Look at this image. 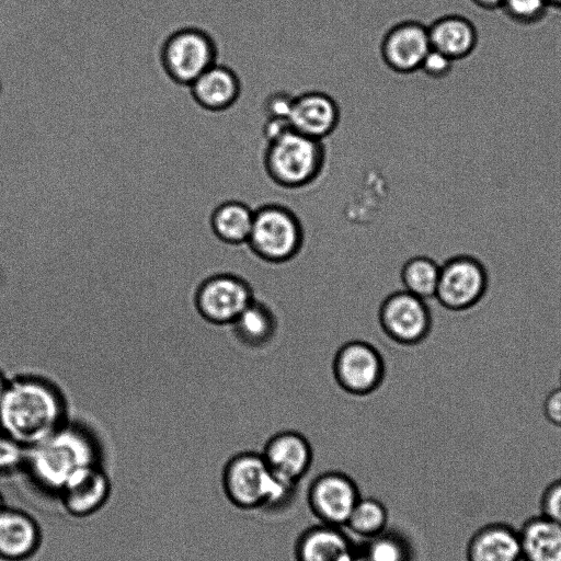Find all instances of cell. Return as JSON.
I'll return each instance as SVG.
<instances>
[{
  "label": "cell",
  "mask_w": 561,
  "mask_h": 561,
  "mask_svg": "<svg viewBox=\"0 0 561 561\" xmlns=\"http://www.w3.org/2000/svg\"><path fill=\"white\" fill-rule=\"evenodd\" d=\"M68 421L66 397L54 381L35 374L8 379L0 396V433L27 449Z\"/></svg>",
  "instance_id": "obj_1"
},
{
  "label": "cell",
  "mask_w": 561,
  "mask_h": 561,
  "mask_svg": "<svg viewBox=\"0 0 561 561\" xmlns=\"http://www.w3.org/2000/svg\"><path fill=\"white\" fill-rule=\"evenodd\" d=\"M101 463V447L84 425L68 421L26 449L22 471L41 492L57 496L80 471Z\"/></svg>",
  "instance_id": "obj_2"
},
{
  "label": "cell",
  "mask_w": 561,
  "mask_h": 561,
  "mask_svg": "<svg viewBox=\"0 0 561 561\" xmlns=\"http://www.w3.org/2000/svg\"><path fill=\"white\" fill-rule=\"evenodd\" d=\"M221 484L227 500L238 508H278L296 489L295 482L275 474L261 453L242 451L226 462Z\"/></svg>",
  "instance_id": "obj_3"
},
{
  "label": "cell",
  "mask_w": 561,
  "mask_h": 561,
  "mask_svg": "<svg viewBox=\"0 0 561 561\" xmlns=\"http://www.w3.org/2000/svg\"><path fill=\"white\" fill-rule=\"evenodd\" d=\"M262 161L267 178L276 186L299 190L313 184L321 176L327 150L323 141L289 128L266 141Z\"/></svg>",
  "instance_id": "obj_4"
},
{
  "label": "cell",
  "mask_w": 561,
  "mask_h": 561,
  "mask_svg": "<svg viewBox=\"0 0 561 561\" xmlns=\"http://www.w3.org/2000/svg\"><path fill=\"white\" fill-rule=\"evenodd\" d=\"M304 238L298 216L285 205L268 203L254 209L247 245L260 260L282 264L297 256Z\"/></svg>",
  "instance_id": "obj_5"
},
{
  "label": "cell",
  "mask_w": 561,
  "mask_h": 561,
  "mask_svg": "<svg viewBox=\"0 0 561 561\" xmlns=\"http://www.w3.org/2000/svg\"><path fill=\"white\" fill-rule=\"evenodd\" d=\"M254 298L247 279L232 273H217L201 282L193 301L203 320L230 327Z\"/></svg>",
  "instance_id": "obj_6"
},
{
  "label": "cell",
  "mask_w": 561,
  "mask_h": 561,
  "mask_svg": "<svg viewBox=\"0 0 561 561\" xmlns=\"http://www.w3.org/2000/svg\"><path fill=\"white\" fill-rule=\"evenodd\" d=\"M162 58L173 79L191 84L217 62L218 46L214 37L202 28H181L167 39Z\"/></svg>",
  "instance_id": "obj_7"
},
{
  "label": "cell",
  "mask_w": 561,
  "mask_h": 561,
  "mask_svg": "<svg viewBox=\"0 0 561 561\" xmlns=\"http://www.w3.org/2000/svg\"><path fill=\"white\" fill-rule=\"evenodd\" d=\"M486 287L484 265L471 255L460 254L440 265L435 298L448 310L463 311L482 299Z\"/></svg>",
  "instance_id": "obj_8"
},
{
  "label": "cell",
  "mask_w": 561,
  "mask_h": 561,
  "mask_svg": "<svg viewBox=\"0 0 561 561\" xmlns=\"http://www.w3.org/2000/svg\"><path fill=\"white\" fill-rule=\"evenodd\" d=\"M333 376L342 390L354 396L376 391L385 378V362L379 351L365 341L343 344L333 359Z\"/></svg>",
  "instance_id": "obj_9"
},
{
  "label": "cell",
  "mask_w": 561,
  "mask_h": 561,
  "mask_svg": "<svg viewBox=\"0 0 561 561\" xmlns=\"http://www.w3.org/2000/svg\"><path fill=\"white\" fill-rule=\"evenodd\" d=\"M378 319L386 335L405 346L421 343L432 329V316L425 300L404 289L383 299Z\"/></svg>",
  "instance_id": "obj_10"
},
{
  "label": "cell",
  "mask_w": 561,
  "mask_h": 561,
  "mask_svg": "<svg viewBox=\"0 0 561 561\" xmlns=\"http://www.w3.org/2000/svg\"><path fill=\"white\" fill-rule=\"evenodd\" d=\"M356 483L347 474L329 471L320 474L308 491V503L322 524L345 526L360 499Z\"/></svg>",
  "instance_id": "obj_11"
},
{
  "label": "cell",
  "mask_w": 561,
  "mask_h": 561,
  "mask_svg": "<svg viewBox=\"0 0 561 561\" xmlns=\"http://www.w3.org/2000/svg\"><path fill=\"white\" fill-rule=\"evenodd\" d=\"M431 48L427 25L405 20L385 33L379 50L387 68L399 75H409L420 70Z\"/></svg>",
  "instance_id": "obj_12"
},
{
  "label": "cell",
  "mask_w": 561,
  "mask_h": 561,
  "mask_svg": "<svg viewBox=\"0 0 561 561\" xmlns=\"http://www.w3.org/2000/svg\"><path fill=\"white\" fill-rule=\"evenodd\" d=\"M112 480L102 465L77 473L60 490L56 499L64 512L73 518H87L99 513L110 501Z\"/></svg>",
  "instance_id": "obj_13"
},
{
  "label": "cell",
  "mask_w": 561,
  "mask_h": 561,
  "mask_svg": "<svg viewBox=\"0 0 561 561\" xmlns=\"http://www.w3.org/2000/svg\"><path fill=\"white\" fill-rule=\"evenodd\" d=\"M341 119L339 103L322 91H306L294 95L288 117L293 130L323 141L337 128Z\"/></svg>",
  "instance_id": "obj_14"
},
{
  "label": "cell",
  "mask_w": 561,
  "mask_h": 561,
  "mask_svg": "<svg viewBox=\"0 0 561 561\" xmlns=\"http://www.w3.org/2000/svg\"><path fill=\"white\" fill-rule=\"evenodd\" d=\"M261 454L275 474L295 483L309 471L313 458L309 440L291 430L271 436Z\"/></svg>",
  "instance_id": "obj_15"
},
{
  "label": "cell",
  "mask_w": 561,
  "mask_h": 561,
  "mask_svg": "<svg viewBox=\"0 0 561 561\" xmlns=\"http://www.w3.org/2000/svg\"><path fill=\"white\" fill-rule=\"evenodd\" d=\"M43 531L30 513L5 506L0 511V560L26 561L39 550Z\"/></svg>",
  "instance_id": "obj_16"
},
{
  "label": "cell",
  "mask_w": 561,
  "mask_h": 561,
  "mask_svg": "<svg viewBox=\"0 0 561 561\" xmlns=\"http://www.w3.org/2000/svg\"><path fill=\"white\" fill-rule=\"evenodd\" d=\"M191 90L203 107L211 112H227L240 100L242 82L231 66L217 61L191 83Z\"/></svg>",
  "instance_id": "obj_17"
},
{
  "label": "cell",
  "mask_w": 561,
  "mask_h": 561,
  "mask_svg": "<svg viewBox=\"0 0 561 561\" xmlns=\"http://www.w3.org/2000/svg\"><path fill=\"white\" fill-rule=\"evenodd\" d=\"M467 561H523L518 529L495 522L481 526L466 547Z\"/></svg>",
  "instance_id": "obj_18"
},
{
  "label": "cell",
  "mask_w": 561,
  "mask_h": 561,
  "mask_svg": "<svg viewBox=\"0 0 561 561\" xmlns=\"http://www.w3.org/2000/svg\"><path fill=\"white\" fill-rule=\"evenodd\" d=\"M431 47L454 61L469 57L478 45V31L466 16L447 14L427 25Z\"/></svg>",
  "instance_id": "obj_19"
},
{
  "label": "cell",
  "mask_w": 561,
  "mask_h": 561,
  "mask_svg": "<svg viewBox=\"0 0 561 561\" xmlns=\"http://www.w3.org/2000/svg\"><path fill=\"white\" fill-rule=\"evenodd\" d=\"M296 561H352L356 557L340 527L321 524L301 534L296 543Z\"/></svg>",
  "instance_id": "obj_20"
},
{
  "label": "cell",
  "mask_w": 561,
  "mask_h": 561,
  "mask_svg": "<svg viewBox=\"0 0 561 561\" xmlns=\"http://www.w3.org/2000/svg\"><path fill=\"white\" fill-rule=\"evenodd\" d=\"M523 561H561V524L535 515L518 529Z\"/></svg>",
  "instance_id": "obj_21"
},
{
  "label": "cell",
  "mask_w": 561,
  "mask_h": 561,
  "mask_svg": "<svg viewBox=\"0 0 561 561\" xmlns=\"http://www.w3.org/2000/svg\"><path fill=\"white\" fill-rule=\"evenodd\" d=\"M254 209L240 199L225 198L208 216V226L217 240L229 245L247 244Z\"/></svg>",
  "instance_id": "obj_22"
},
{
  "label": "cell",
  "mask_w": 561,
  "mask_h": 561,
  "mask_svg": "<svg viewBox=\"0 0 561 561\" xmlns=\"http://www.w3.org/2000/svg\"><path fill=\"white\" fill-rule=\"evenodd\" d=\"M230 328L241 345L250 350H261L275 339L277 318L266 302L254 298Z\"/></svg>",
  "instance_id": "obj_23"
},
{
  "label": "cell",
  "mask_w": 561,
  "mask_h": 561,
  "mask_svg": "<svg viewBox=\"0 0 561 561\" xmlns=\"http://www.w3.org/2000/svg\"><path fill=\"white\" fill-rule=\"evenodd\" d=\"M439 270L440 265L428 256L409 259L400 274L403 289L424 300L435 297Z\"/></svg>",
  "instance_id": "obj_24"
},
{
  "label": "cell",
  "mask_w": 561,
  "mask_h": 561,
  "mask_svg": "<svg viewBox=\"0 0 561 561\" xmlns=\"http://www.w3.org/2000/svg\"><path fill=\"white\" fill-rule=\"evenodd\" d=\"M387 523L388 512L381 502L360 497L345 526L354 534L370 539L385 533Z\"/></svg>",
  "instance_id": "obj_25"
},
{
  "label": "cell",
  "mask_w": 561,
  "mask_h": 561,
  "mask_svg": "<svg viewBox=\"0 0 561 561\" xmlns=\"http://www.w3.org/2000/svg\"><path fill=\"white\" fill-rule=\"evenodd\" d=\"M405 545L396 536L382 533L369 539L362 561H408Z\"/></svg>",
  "instance_id": "obj_26"
},
{
  "label": "cell",
  "mask_w": 561,
  "mask_h": 561,
  "mask_svg": "<svg viewBox=\"0 0 561 561\" xmlns=\"http://www.w3.org/2000/svg\"><path fill=\"white\" fill-rule=\"evenodd\" d=\"M549 8L546 0H503L501 5L510 20L522 25L539 23Z\"/></svg>",
  "instance_id": "obj_27"
},
{
  "label": "cell",
  "mask_w": 561,
  "mask_h": 561,
  "mask_svg": "<svg viewBox=\"0 0 561 561\" xmlns=\"http://www.w3.org/2000/svg\"><path fill=\"white\" fill-rule=\"evenodd\" d=\"M26 449L0 433V476L22 471Z\"/></svg>",
  "instance_id": "obj_28"
},
{
  "label": "cell",
  "mask_w": 561,
  "mask_h": 561,
  "mask_svg": "<svg viewBox=\"0 0 561 561\" xmlns=\"http://www.w3.org/2000/svg\"><path fill=\"white\" fill-rule=\"evenodd\" d=\"M539 510L545 517L561 524V478L552 480L542 490Z\"/></svg>",
  "instance_id": "obj_29"
},
{
  "label": "cell",
  "mask_w": 561,
  "mask_h": 561,
  "mask_svg": "<svg viewBox=\"0 0 561 561\" xmlns=\"http://www.w3.org/2000/svg\"><path fill=\"white\" fill-rule=\"evenodd\" d=\"M454 64L453 59L431 48L421 64L420 71L431 79L439 80L450 75Z\"/></svg>",
  "instance_id": "obj_30"
},
{
  "label": "cell",
  "mask_w": 561,
  "mask_h": 561,
  "mask_svg": "<svg viewBox=\"0 0 561 561\" xmlns=\"http://www.w3.org/2000/svg\"><path fill=\"white\" fill-rule=\"evenodd\" d=\"M294 95L277 91L271 93L264 101L263 110L265 118L284 119L288 122Z\"/></svg>",
  "instance_id": "obj_31"
},
{
  "label": "cell",
  "mask_w": 561,
  "mask_h": 561,
  "mask_svg": "<svg viewBox=\"0 0 561 561\" xmlns=\"http://www.w3.org/2000/svg\"><path fill=\"white\" fill-rule=\"evenodd\" d=\"M543 414L552 425L561 427V387L547 394L543 401Z\"/></svg>",
  "instance_id": "obj_32"
},
{
  "label": "cell",
  "mask_w": 561,
  "mask_h": 561,
  "mask_svg": "<svg viewBox=\"0 0 561 561\" xmlns=\"http://www.w3.org/2000/svg\"><path fill=\"white\" fill-rule=\"evenodd\" d=\"M477 7L483 10L501 9L503 0H471Z\"/></svg>",
  "instance_id": "obj_33"
},
{
  "label": "cell",
  "mask_w": 561,
  "mask_h": 561,
  "mask_svg": "<svg viewBox=\"0 0 561 561\" xmlns=\"http://www.w3.org/2000/svg\"><path fill=\"white\" fill-rule=\"evenodd\" d=\"M550 8L560 9L561 10V0H546Z\"/></svg>",
  "instance_id": "obj_34"
},
{
  "label": "cell",
  "mask_w": 561,
  "mask_h": 561,
  "mask_svg": "<svg viewBox=\"0 0 561 561\" xmlns=\"http://www.w3.org/2000/svg\"><path fill=\"white\" fill-rule=\"evenodd\" d=\"M8 379L3 376V374L0 370V396L7 385Z\"/></svg>",
  "instance_id": "obj_35"
},
{
  "label": "cell",
  "mask_w": 561,
  "mask_h": 561,
  "mask_svg": "<svg viewBox=\"0 0 561 561\" xmlns=\"http://www.w3.org/2000/svg\"><path fill=\"white\" fill-rule=\"evenodd\" d=\"M4 507H5L4 500H3V496H2V494H1V492H0V511H1L2 508H4Z\"/></svg>",
  "instance_id": "obj_36"
},
{
  "label": "cell",
  "mask_w": 561,
  "mask_h": 561,
  "mask_svg": "<svg viewBox=\"0 0 561 561\" xmlns=\"http://www.w3.org/2000/svg\"><path fill=\"white\" fill-rule=\"evenodd\" d=\"M352 561H362L360 559H357L356 557Z\"/></svg>",
  "instance_id": "obj_37"
},
{
  "label": "cell",
  "mask_w": 561,
  "mask_h": 561,
  "mask_svg": "<svg viewBox=\"0 0 561 561\" xmlns=\"http://www.w3.org/2000/svg\"><path fill=\"white\" fill-rule=\"evenodd\" d=\"M0 94H1V81H0Z\"/></svg>",
  "instance_id": "obj_38"
}]
</instances>
